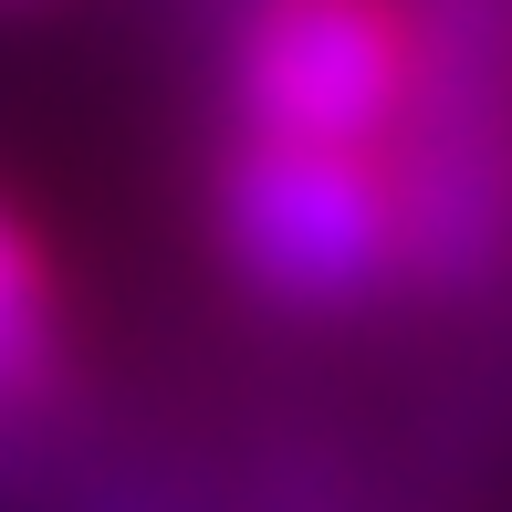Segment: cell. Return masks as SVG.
Returning a JSON list of instances; mask_svg holds the SVG:
<instances>
[{
	"mask_svg": "<svg viewBox=\"0 0 512 512\" xmlns=\"http://www.w3.org/2000/svg\"><path fill=\"white\" fill-rule=\"evenodd\" d=\"M199 230H209V262H220L262 314L356 324L377 304H408V272H398V168L366 157V147H293V136L209 126Z\"/></svg>",
	"mask_w": 512,
	"mask_h": 512,
	"instance_id": "6da1fadb",
	"label": "cell"
},
{
	"mask_svg": "<svg viewBox=\"0 0 512 512\" xmlns=\"http://www.w3.org/2000/svg\"><path fill=\"white\" fill-rule=\"evenodd\" d=\"M387 168L408 304H481L512 283V0H429V63Z\"/></svg>",
	"mask_w": 512,
	"mask_h": 512,
	"instance_id": "7a4b0ae2",
	"label": "cell"
},
{
	"mask_svg": "<svg viewBox=\"0 0 512 512\" xmlns=\"http://www.w3.org/2000/svg\"><path fill=\"white\" fill-rule=\"evenodd\" d=\"M418 63H429V0H230L209 126L387 157Z\"/></svg>",
	"mask_w": 512,
	"mask_h": 512,
	"instance_id": "3957f363",
	"label": "cell"
},
{
	"mask_svg": "<svg viewBox=\"0 0 512 512\" xmlns=\"http://www.w3.org/2000/svg\"><path fill=\"white\" fill-rule=\"evenodd\" d=\"M74 408V272L32 199L0 189V471Z\"/></svg>",
	"mask_w": 512,
	"mask_h": 512,
	"instance_id": "277c9868",
	"label": "cell"
}]
</instances>
